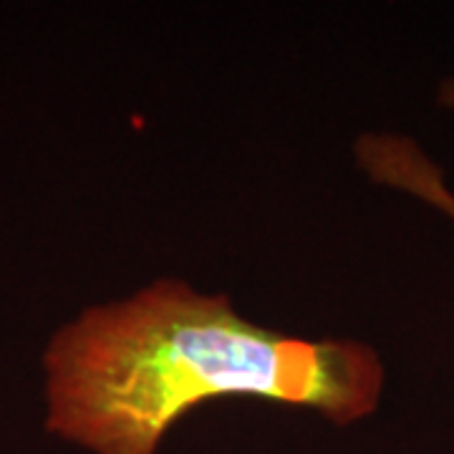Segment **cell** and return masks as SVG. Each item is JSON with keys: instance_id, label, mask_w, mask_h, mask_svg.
I'll return each mask as SVG.
<instances>
[{"instance_id": "obj_3", "label": "cell", "mask_w": 454, "mask_h": 454, "mask_svg": "<svg viewBox=\"0 0 454 454\" xmlns=\"http://www.w3.org/2000/svg\"><path fill=\"white\" fill-rule=\"evenodd\" d=\"M439 104L454 114V76L439 86Z\"/></svg>"}, {"instance_id": "obj_1", "label": "cell", "mask_w": 454, "mask_h": 454, "mask_svg": "<svg viewBox=\"0 0 454 454\" xmlns=\"http://www.w3.org/2000/svg\"><path fill=\"white\" fill-rule=\"evenodd\" d=\"M46 369L49 429L97 454H154L210 399H268L351 424L384 391L372 346L286 336L179 280L86 310L51 340Z\"/></svg>"}, {"instance_id": "obj_2", "label": "cell", "mask_w": 454, "mask_h": 454, "mask_svg": "<svg viewBox=\"0 0 454 454\" xmlns=\"http://www.w3.org/2000/svg\"><path fill=\"white\" fill-rule=\"evenodd\" d=\"M356 160L376 184L417 197L454 223V190L417 139L396 131H369L358 137Z\"/></svg>"}]
</instances>
